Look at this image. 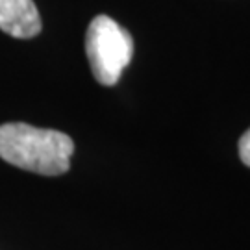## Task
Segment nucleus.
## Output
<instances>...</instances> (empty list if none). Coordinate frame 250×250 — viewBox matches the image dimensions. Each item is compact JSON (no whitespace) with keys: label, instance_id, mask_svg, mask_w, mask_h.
Returning a JSON list of instances; mask_svg holds the SVG:
<instances>
[{"label":"nucleus","instance_id":"obj_4","mask_svg":"<svg viewBox=\"0 0 250 250\" xmlns=\"http://www.w3.org/2000/svg\"><path fill=\"white\" fill-rule=\"evenodd\" d=\"M239 158L247 167H250V128L239 139Z\"/></svg>","mask_w":250,"mask_h":250},{"label":"nucleus","instance_id":"obj_3","mask_svg":"<svg viewBox=\"0 0 250 250\" xmlns=\"http://www.w3.org/2000/svg\"><path fill=\"white\" fill-rule=\"evenodd\" d=\"M0 30L17 39L41 32V17L34 0H0Z\"/></svg>","mask_w":250,"mask_h":250},{"label":"nucleus","instance_id":"obj_1","mask_svg":"<svg viewBox=\"0 0 250 250\" xmlns=\"http://www.w3.org/2000/svg\"><path fill=\"white\" fill-rule=\"evenodd\" d=\"M74 143L58 130L36 128L26 123L0 126V158L19 169L60 176L71 167Z\"/></svg>","mask_w":250,"mask_h":250},{"label":"nucleus","instance_id":"obj_2","mask_svg":"<svg viewBox=\"0 0 250 250\" xmlns=\"http://www.w3.org/2000/svg\"><path fill=\"white\" fill-rule=\"evenodd\" d=\"M85 54L95 80L102 85H115L134 58V39L111 17L99 15L87 28Z\"/></svg>","mask_w":250,"mask_h":250}]
</instances>
